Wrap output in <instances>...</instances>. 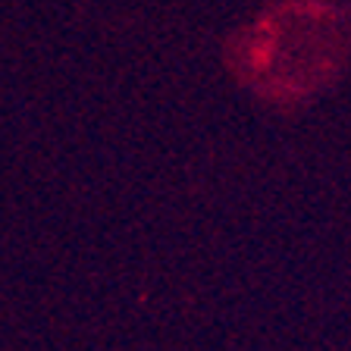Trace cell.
I'll list each match as a JSON object with an SVG mask.
<instances>
[{
	"instance_id": "6da1fadb",
	"label": "cell",
	"mask_w": 351,
	"mask_h": 351,
	"mask_svg": "<svg viewBox=\"0 0 351 351\" xmlns=\"http://www.w3.org/2000/svg\"><path fill=\"white\" fill-rule=\"evenodd\" d=\"M348 53V16L329 0H282L226 47V63L270 101H304L336 79Z\"/></svg>"
}]
</instances>
